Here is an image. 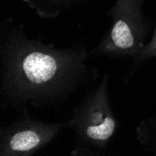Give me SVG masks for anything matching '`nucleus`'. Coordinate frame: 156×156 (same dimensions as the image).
Segmentation results:
<instances>
[{
  "label": "nucleus",
  "mask_w": 156,
  "mask_h": 156,
  "mask_svg": "<svg viewBox=\"0 0 156 156\" xmlns=\"http://www.w3.org/2000/svg\"><path fill=\"white\" fill-rule=\"evenodd\" d=\"M108 75L83 100L79 103L66 120L67 128L75 134L71 155H90L103 151L116 133L118 122L108 94Z\"/></svg>",
  "instance_id": "2"
},
{
  "label": "nucleus",
  "mask_w": 156,
  "mask_h": 156,
  "mask_svg": "<svg viewBox=\"0 0 156 156\" xmlns=\"http://www.w3.org/2000/svg\"><path fill=\"white\" fill-rule=\"evenodd\" d=\"M0 129V155L27 156L43 149L67 128L66 121L43 122L33 118L28 111Z\"/></svg>",
  "instance_id": "3"
},
{
  "label": "nucleus",
  "mask_w": 156,
  "mask_h": 156,
  "mask_svg": "<svg viewBox=\"0 0 156 156\" xmlns=\"http://www.w3.org/2000/svg\"><path fill=\"white\" fill-rule=\"evenodd\" d=\"M136 136L147 151L156 154V119L150 118L141 121L136 128Z\"/></svg>",
  "instance_id": "4"
},
{
  "label": "nucleus",
  "mask_w": 156,
  "mask_h": 156,
  "mask_svg": "<svg viewBox=\"0 0 156 156\" xmlns=\"http://www.w3.org/2000/svg\"><path fill=\"white\" fill-rule=\"evenodd\" d=\"M83 44L57 47L7 34L0 42V101L2 108L27 111L64 102L100 73L91 66Z\"/></svg>",
  "instance_id": "1"
},
{
  "label": "nucleus",
  "mask_w": 156,
  "mask_h": 156,
  "mask_svg": "<svg viewBox=\"0 0 156 156\" xmlns=\"http://www.w3.org/2000/svg\"><path fill=\"white\" fill-rule=\"evenodd\" d=\"M153 58H156V31L153 37H151V39L146 43L144 49L138 55V57L134 60L133 65H132L133 70L138 66L142 65L143 63Z\"/></svg>",
  "instance_id": "5"
}]
</instances>
